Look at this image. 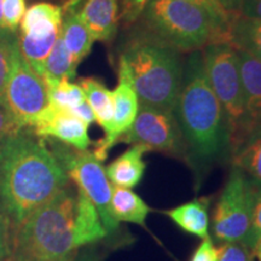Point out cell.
<instances>
[{
    "mask_svg": "<svg viewBox=\"0 0 261 261\" xmlns=\"http://www.w3.org/2000/svg\"><path fill=\"white\" fill-rule=\"evenodd\" d=\"M68 175L40 137L22 128L0 140V218L11 237L68 185Z\"/></svg>",
    "mask_w": 261,
    "mask_h": 261,
    "instance_id": "1",
    "label": "cell"
},
{
    "mask_svg": "<svg viewBox=\"0 0 261 261\" xmlns=\"http://www.w3.org/2000/svg\"><path fill=\"white\" fill-rule=\"evenodd\" d=\"M173 113L189 156L211 162L230 150L224 113L208 81L202 50L189 52L184 61L181 86Z\"/></svg>",
    "mask_w": 261,
    "mask_h": 261,
    "instance_id": "2",
    "label": "cell"
},
{
    "mask_svg": "<svg viewBox=\"0 0 261 261\" xmlns=\"http://www.w3.org/2000/svg\"><path fill=\"white\" fill-rule=\"evenodd\" d=\"M135 28L120 58L128 67L139 106L173 112L181 86V52L142 25Z\"/></svg>",
    "mask_w": 261,
    "mask_h": 261,
    "instance_id": "3",
    "label": "cell"
},
{
    "mask_svg": "<svg viewBox=\"0 0 261 261\" xmlns=\"http://www.w3.org/2000/svg\"><path fill=\"white\" fill-rule=\"evenodd\" d=\"M76 196L67 185L33 212L14 234L10 261H75Z\"/></svg>",
    "mask_w": 261,
    "mask_h": 261,
    "instance_id": "4",
    "label": "cell"
},
{
    "mask_svg": "<svg viewBox=\"0 0 261 261\" xmlns=\"http://www.w3.org/2000/svg\"><path fill=\"white\" fill-rule=\"evenodd\" d=\"M140 21L143 28L180 52L189 54L219 42L212 16L201 6L181 0H149Z\"/></svg>",
    "mask_w": 261,
    "mask_h": 261,
    "instance_id": "5",
    "label": "cell"
},
{
    "mask_svg": "<svg viewBox=\"0 0 261 261\" xmlns=\"http://www.w3.org/2000/svg\"><path fill=\"white\" fill-rule=\"evenodd\" d=\"M208 81L223 109L232 152L248 137L244 94L236 47L230 42H211L202 48Z\"/></svg>",
    "mask_w": 261,
    "mask_h": 261,
    "instance_id": "6",
    "label": "cell"
},
{
    "mask_svg": "<svg viewBox=\"0 0 261 261\" xmlns=\"http://www.w3.org/2000/svg\"><path fill=\"white\" fill-rule=\"evenodd\" d=\"M52 154L60 162L68 178L84 192L97 208L107 232H114L119 221L112 212V182L107 177L106 168L93 152L75 149L63 143L51 142Z\"/></svg>",
    "mask_w": 261,
    "mask_h": 261,
    "instance_id": "7",
    "label": "cell"
},
{
    "mask_svg": "<svg viewBox=\"0 0 261 261\" xmlns=\"http://www.w3.org/2000/svg\"><path fill=\"white\" fill-rule=\"evenodd\" d=\"M253 184L234 167L230 173L212 218V231L221 243L243 242L252 220Z\"/></svg>",
    "mask_w": 261,
    "mask_h": 261,
    "instance_id": "8",
    "label": "cell"
},
{
    "mask_svg": "<svg viewBox=\"0 0 261 261\" xmlns=\"http://www.w3.org/2000/svg\"><path fill=\"white\" fill-rule=\"evenodd\" d=\"M117 143L144 145L177 159L189 160V150L180 126L172 110L139 106L135 122Z\"/></svg>",
    "mask_w": 261,
    "mask_h": 261,
    "instance_id": "9",
    "label": "cell"
},
{
    "mask_svg": "<svg viewBox=\"0 0 261 261\" xmlns=\"http://www.w3.org/2000/svg\"><path fill=\"white\" fill-rule=\"evenodd\" d=\"M5 102L22 128H32L39 116L50 106L46 84L22 56L19 47L15 50Z\"/></svg>",
    "mask_w": 261,
    "mask_h": 261,
    "instance_id": "10",
    "label": "cell"
},
{
    "mask_svg": "<svg viewBox=\"0 0 261 261\" xmlns=\"http://www.w3.org/2000/svg\"><path fill=\"white\" fill-rule=\"evenodd\" d=\"M113 100L114 116L112 126L104 138L98 142L93 151L94 156L102 162L108 158L109 150L116 144L117 139L133 125L139 110V100L133 86L128 67L121 58L119 63V84L113 91Z\"/></svg>",
    "mask_w": 261,
    "mask_h": 261,
    "instance_id": "11",
    "label": "cell"
},
{
    "mask_svg": "<svg viewBox=\"0 0 261 261\" xmlns=\"http://www.w3.org/2000/svg\"><path fill=\"white\" fill-rule=\"evenodd\" d=\"M31 129L40 138H55L79 150H87L91 144L89 125L67 110L52 104L38 117Z\"/></svg>",
    "mask_w": 261,
    "mask_h": 261,
    "instance_id": "12",
    "label": "cell"
},
{
    "mask_svg": "<svg viewBox=\"0 0 261 261\" xmlns=\"http://www.w3.org/2000/svg\"><path fill=\"white\" fill-rule=\"evenodd\" d=\"M246 107L248 136L261 129V61L236 47Z\"/></svg>",
    "mask_w": 261,
    "mask_h": 261,
    "instance_id": "13",
    "label": "cell"
},
{
    "mask_svg": "<svg viewBox=\"0 0 261 261\" xmlns=\"http://www.w3.org/2000/svg\"><path fill=\"white\" fill-rule=\"evenodd\" d=\"M77 14L94 41L109 42L115 38L120 23L119 0H86Z\"/></svg>",
    "mask_w": 261,
    "mask_h": 261,
    "instance_id": "14",
    "label": "cell"
},
{
    "mask_svg": "<svg viewBox=\"0 0 261 261\" xmlns=\"http://www.w3.org/2000/svg\"><path fill=\"white\" fill-rule=\"evenodd\" d=\"M148 151L150 150L144 145H132L110 163L106 172L112 185L126 189L137 187L144 175L146 165L143 156Z\"/></svg>",
    "mask_w": 261,
    "mask_h": 261,
    "instance_id": "15",
    "label": "cell"
},
{
    "mask_svg": "<svg viewBox=\"0 0 261 261\" xmlns=\"http://www.w3.org/2000/svg\"><path fill=\"white\" fill-rule=\"evenodd\" d=\"M210 198H195L166 212L167 217L187 233L196 237H208L210 230Z\"/></svg>",
    "mask_w": 261,
    "mask_h": 261,
    "instance_id": "16",
    "label": "cell"
},
{
    "mask_svg": "<svg viewBox=\"0 0 261 261\" xmlns=\"http://www.w3.org/2000/svg\"><path fill=\"white\" fill-rule=\"evenodd\" d=\"M108 234L99 213L91 200L77 188L75 207V236L80 248L97 242Z\"/></svg>",
    "mask_w": 261,
    "mask_h": 261,
    "instance_id": "17",
    "label": "cell"
},
{
    "mask_svg": "<svg viewBox=\"0 0 261 261\" xmlns=\"http://www.w3.org/2000/svg\"><path fill=\"white\" fill-rule=\"evenodd\" d=\"M60 35L63 39L65 47L69 51L75 65L77 67L92 50L94 39L81 21L76 9L67 10L63 12Z\"/></svg>",
    "mask_w": 261,
    "mask_h": 261,
    "instance_id": "18",
    "label": "cell"
},
{
    "mask_svg": "<svg viewBox=\"0 0 261 261\" xmlns=\"http://www.w3.org/2000/svg\"><path fill=\"white\" fill-rule=\"evenodd\" d=\"M63 10L51 3H37L32 5L21 21V33L31 37H46L61 29Z\"/></svg>",
    "mask_w": 261,
    "mask_h": 261,
    "instance_id": "19",
    "label": "cell"
},
{
    "mask_svg": "<svg viewBox=\"0 0 261 261\" xmlns=\"http://www.w3.org/2000/svg\"><path fill=\"white\" fill-rule=\"evenodd\" d=\"M112 212L114 218L119 221L133 223L145 226V219L150 213V208L138 195L130 189L112 185Z\"/></svg>",
    "mask_w": 261,
    "mask_h": 261,
    "instance_id": "20",
    "label": "cell"
},
{
    "mask_svg": "<svg viewBox=\"0 0 261 261\" xmlns=\"http://www.w3.org/2000/svg\"><path fill=\"white\" fill-rule=\"evenodd\" d=\"M80 86L87 102L92 108L96 121L104 129V133H107L112 126L114 116L113 91L108 90L102 81L94 77L81 79Z\"/></svg>",
    "mask_w": 261,
    "mask_h": 261,
    "instance_id": "21",
    "label": "cell"
},
{
    "mask_svg": "<svg viewBox=\"0 0 261 261\" xmlns=\"http://www.w3.org/2000/svg\"><path fill=\"white\" fill-rule=\"evenodd\" d=\"M60 31L54 32L46 37H31V35H18V47L22 56L32 69L42 77L45 73V64L50 52L56 42Z\"/></svg>",
    "mask_w": 261,
    "mask_h": 261,
    "instance_id": "22",
    "label": "cell"
},
{
    "mask_svg": "<svg viewBox=\"0 0 261 261\" xmlns=\"http://www.w3.org/2000/svg\"><path fill=\"white\" fill-rule=\"evenodd\" d=\"M233 167L241 169L261 184V129L250 133L231 152Z\"/></svg>",
    "mask_w": 261,
    "mask_h": 261,
    "instance_id": "23",
    "label": "cell"
},
{
    "mask_svg": "<svg viewBox=\"0 0 261 261\" xmlns=\"http://www.w3.org/2000/svg\"><path fill=\"white\" fill-rule=\"evenodd\" d=\"M230 44L261 61V19L237 16L231 25Z\"/></svg>",
    "mask_w": 261,
    "mask_h": 261,
    "instance_id": "24",
    "label": "cell"
},
{
    "mask_svg": "<svg viewBox=\"0 0 261 261\" xmlns=\"http://www.w3.org/2000/svg\"><path fill=\"white\" fill-rule=\"evenodd\" d=\"M75 73H76V65H75L69 51L65 47L63 39L61 38V35H58L46 60L42 79L47 86V85L60 83L62 80H73Z\"/></svg>",
    "mask_w": 261,
    "mask_h": 261,
    "instance_id": "25",
    "label": "cell"
},
{
    "mask_svg": "<svg viewBox=\"0 0 261 261\" xmlns=\"http://www.w3.org/2000/svg\"><path fill=\"white\" fill-rule=\"evenodd\" d=\"M18 47V35L10 29H0V103L5 102V91L10 70L12 65V57Z\"/></svg>",
    "mask_w": 261,
    "mask_h": 261,
    "instance_id": "26",
    "label": "cell"
},
{
    "mask_svg": "<svg viewBox=\"0 0 261 261\" xmlns=\"http://www.w3.org/2000/svg\"><path fill=\"white\" fill-rule=\"evenodd\" d=\"M47 90L52 106L67 110V112L86 99L80 85L73 84L68 80L47 85Z\"/></svg>",
    "mask_w": 261,
    "mask_h": 261,
    "instance_id": "27",
    "label": "cell"
},
{
    "mask_svg": "<svg viewBox=\"0 0 261 261\" xmlns=\"http://www.w3.org/2000/svg\"><path fill=\"white\" fill-rule=\"evenodd\" d=\"M253 184V207H252V220L248 234L244 240V244L253 249L254 244L261 237V184L252 181Z\"/></svg>",
    "mask_w": 261,
    "mask_h": 261,
    "instance_id": "28",
    "label": "cell"
},
{
    "mask_svg": "<svg viewBox=\"0 0 261 261\" xmlns=\"http://www.w3.org/2000/svg\"><path fill=\"white\" fill-rule=\"evenodd\" d=\"M25 14V0H2L3 27L16 32Z\"/></svg>",
    "mask_w": 261,
    "mask_h": 261,
    "instance_id": "29",
    "label": "cell"
},
{
    "mask_svg": "<svg viewBox=\"0 0 261 261\" xmlns=\"http://www.w3.org/2000/svg\"><path fill=\"white\" fill-rule=\"evenodd\" d=\"M217 261H254V254L243 242H224L217 248Z\"/></svg>",
    "mask_w": 261,
    "mask_h": 261,
    "instance_id": "30",
    "label": "cell"
},
{
    "mask_svg": "<svg viewBox=\"0 0 261 261\" xmlns=\"http://www.w3.org/2000/svg\"><path fill=\"white\" fill-rule=\"evenodd\" d=\"M149 0H119V19L123 28L133 27L142 17Z\"/></svg>",
    "mask_w": 261,
    "mask_h": 261,
    "instance_id": "31",
    "label": "cell"
},
{
    "mask_svg": "<svg viewBox=\"0 0 261 261\" xmlns=\"http://www.w3.org/2000/svg\"><path fill=\"white\" fill-rule=\"evenodd\" d=\"M19 129L22 127L15 120L6 103H0V140Z\"/></svg>",
    "mask_w": 261,
    "mask_h": 261,
    "instance_id": "32",
    "label": "cell"
},
{
    "mask_svg": "<svg viewBox=\"0 0 261 261\" xmlns=\"http://www.w3.org/2000/svg\"><path fill=\"white\" fill-rule=\"evenodd\" d=\"M190 261H217V248L210 236L203 238L200 246L196 248Z\"/></svg>",
    "mask_w": 261,
    "mask_h": 261,
    "instance_id": "33",
    "label": "cell"
},
{
    "mask_svg": "<svg viewBox=\"0 0 261 261\" xmlns=\"http://www.w3.org/2000/svg\"><path fill=\"white\" fill-rule=\"evenodd\" d=\"M12 237L8 226L0 218V261H10L11 256Z\"/></svg>",
    "mask_w": 261,
    "mask_h": 261,
    "instance_id": "34",
    "label": "cell"
},
{
    "mask_svg": "<svg viewBox=\"0 0 261 261\" xmlns=\"http://www.w3.org/2000/svg\"><path fill=\"white\" fill-rule=\"evenodd\" d=\"M70 114H73L74 116L79 117L80 120H83L85 123H87V125H91V123L96 121V116H94V113L92 110V108L87 102V99H85L84 102H81L80 104H77V106H75L74 108H71L70 110H68Z\"/></svg>",
    "mask_w": 261,
    "mask_h": 261,
    "instance_id": "35",
    "label": "cell"
},
{
    "mask_svg": "<svg viewBox=\"0 0 261 261\" xmlns=\"http://www.w3.org/2000/svg\"><path fill=\"white\" fill-rule=\"evenodd\" d=\"M240 12L244 17L261 19V0H241Z\"/></svg>",
    "mask_w": 261,
    "mask_h": 261,
    "instance_id": "36",
    "label": "cell"
},
{
    "mask_svg": "<svg viewBox=\"0 0 261 261\" xmlns=\"http://www.w3.org/2000/svg\"><path fill=\"white\" fill-rule=\"evenodd\" d=\"M220 4L230 14L241 15V0H220Z\"/></svg>",
    "mask_w": 261,
    "mask_h": 261,
    "instance_id": "37",
    "label": "cell"
},
{
    "mask_svg": "<svg viewBox=\"0 0 261 261\" xmlns=\"http://www.w3.org/2000/svg\"><path fill=\"white\" fill-rule=\"evenodd\" d=\"M252 250H253L254 257H256L257 261H261V237L257 240V242L254 244Z\"/></svg>",
    "mask_w": 261,
    "mask_h": 261,
    "instance_id": "38",
    "label": "cell"
},
{
    "mask_svg": "<svg viewBox=\"0 0 261 261\" xmlns=\"http://www.w3.org/2000/svg\"><path fill=\"white\" fill-rule=\"evenodd\" d=\"M75 261H98V259L96 256H93V255H84V256H81V257H79V259H75Z\"/></svg>",
    "mask_w": 261,
    "mask_h": 261,
    "instance_id": "39",
    "label": "cell"
},
{
    "mask_svg": "<svg viewBox=\"0 0 261 261\" xmlns=\"http://www.w3.org/2000/svg\"><path fill=\"white\" fill-rule=\"evenodd\" d=\"M3 22H2V0H0V29H3Z\"/></svg>",
    "mask_w": 261,
    "mask_h": 261,
    "instance_id": "40",
    "label": "cell"
},
{
    "mask_svg": "<svg viewBox=\"0 0 261 261\" xmlns=\"http://www.w3.org/2000/svg\"><path fill=\"white\" fill-rule=\"evenodd\" d=\"M207 2H210V3H212V4H214V5H217V6H219V8H221V6H220V5H218L217 3L214 2V0H207ZM221 9H223V8H221ZM225 11H226V10H225Z\"/></svg>",
    "mask_w": 261,
    "mask_h": 261,
    "instance_id": "41",
    "label": "cell"
},
{
    "mask_svg": "<svg viewBox=\"0 0 261 261\" xmlns=\"http://www.w3.org/2000/svg\"><path fill=\"white\" fill-rule=\"evenodd\" d=\"M214 2H215V3H217V4H218V5H220V6H221V4H220V0H214ZM221 8H223V6H221ZM223 9H224V8H223Z\"/></svg>",
    "mask_w": 261,
    "mask_h": 261,
    "instance_id": "42",
    "label": "cell"
}]
</instances>
